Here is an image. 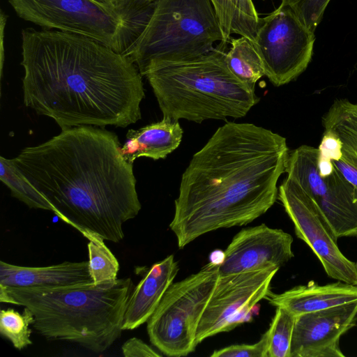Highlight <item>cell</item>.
I'll use <instances>...</instances> for the list:
<instances>
[{
	"label": "cell",
	"instance_id": "obj_1",
	"mask_svg": "<svg viewBox=\"0 0 357 357\" xmlns=\"http://www.w3.org/2000/svg\"><path fill=\"white\" fill-rule=\"evenodd\" d=\"M24 102L61 130L125 128L141 119L142 75L126 56L84 36L22 31Z\"/></svg>",
	"mask_w": 357,
	"mask_h": 357
},
{
	"label": "cell",
	"instance_id": "obj_2",
	"mask_svg": "<svg viewBox=\"0 0 357 357\" xmlns=\"http://www.w3.org/2000/svg\"><path fill=\"white\" fill-rule=\"evenodd\" d=\"M289 151L285 137L253 123L219 127L182 174L169 224L178 248L266 213L278 199Z\"/></svg>",
	"mask_w": 357,
	"mask_h": 357
},
{
	"label": "cell",
	"instance_id": "obj_3",
	"mask_svg": "<svg viewBox=\"0 0 357 357\" xmlns=\"http://www.w3.org/2000/svg\"><path fill=\"white\" fill-rule=\"evenodd\" d=\"M121 148L110 131L74 126L11 160L59 219L85 238L118 243L124 238L123 224L142 208L132 164Z\"/></svg>",
	"mask_w": 357,
	"mask_h": 357
},
{
	"label": "cell",
	"instance_id": "obj_4",
	"mask_svg": "<svg viewBox=\"0 0 357 357\" xmlns=\"http://www.w3.org/2000/svg\"><path fill=\"white\" fill-rule=\"evenodd\" d=\"M132 289L129 278L61 287H0V301L29 308L34 316L32 327L45 338L101 354L123 331Z\"/></svg>",
	"mask_w": 357,
	"mask_h": 357
},
{
	"label": "cell",
	"instance_id": "obj_5",
	"mask_svg": "<svg viewBox=\"0 0 357 357\" xmlns=\"http://www.w3.org/2000/svg\"><path fill=\"white\" fill-rule=\"evenodd\" d=\"M227 43L198 57L158 66L145 77L163 118L202 123L245 116L259 101L226 62Z\"/></svg>",
	"mask_w": 357,
	"mask_h": 357
},
{
	"label": "cell",
	"instance_id": "obj_6",
	"mask_svg": "<svg viewBox=\"0 0 357 357\" xmlns=\"http://www.w3.org/2000/svg\"><path fill=\"white\" fill-rule=\"evenodd\" d=\"M223 42L211 0H158L139 38L123 54L142 76L160 65L192 59Z\"/></svg>",
	"mask_w": 357,
	"mask_h": 357
},
{
	"label": "cell",
	"instance_id": "obj_7",
	"mask_svg": "<svg viewBox=\"0 0 357 357\" xmlns=\"http://www.w3.org/2000/svg\"><path fill=\"white\" fill-rule=\"evenodd\" d=\"M219 264L211 261L172 282L147 321L151 342L165 355L185 356L195 351L197 328L219 278Z\"/></svg>",
	"mask_w": 357,
	"mask_h": 357
},
{
	"label": "cell",
	"instance_id": "obj_8",
	"mask_svg": "<svg viewBox=\"0 0 357 357\" xmlns=\"http://www.w3.org/2000/svg\"><path fill=\"white\" fill-rule=\"evenodd\" d=\"M314 31L289 6L280 4L259 19L253 44L262 60L265 76L275 86L286 84L311 61Z\"/></svg>",
	"mask_w": 357,
	"mask_h": 357
},
{
	"label": "cell",
	"instance_id": "obj_9",
	"mask_svg": "<svg viewBox=\"0 0 357 357\" xmlns=\"http://www.w3.org/2000/svg\"><path fill=\"white\" fill-rule=\"evenodd\" d=\"M17 15L45 29L86 36L119 53L122 22L113 7L94 0H8Z\"/></svg>",
	"mask_w": 357,
	"mask_h": 357
},
{
	"label": "cell",
	"instance_id": "obj_10",
	"mask_svg": "<svg viewBox=\"0 0 357 357\" xmlns=\"http://www.w3.org/2000/svg\"><path fill=\"white\" fill-rule=\"evenodd\" d=\"M278 199L292 221L296 235L310 248L326 273L337 281L356 285L357 264L340 251L337 238L315 199L287 177L278 188Z\"/></svg>",
	"mask_w": 357,
	"mask_h": 357
},
{
	"label": "cell",
	"instance_id": "obj_11",
	"mask_svg": "<svg viewBox=\"0 0 357 357\" xmlns=\"http://www.w3.org/2000/svg\"><path fill=\"white\" fill-rule=\"evenodd\" d=\"M280 268L271 266L220 275L204 311L197 333V344L219 333L249 321L257 304L266 298Z\"/></svg>",
	"mask_w": 357,
	"mask_h": 357
},
{
	"label": "cell",
	"instance_id": "obj_12",
	"mask_svg": "<svg viewBox=\"0 0 357 357\" xmlns=\"http://www.w3.org/2000/svg\"><path fill=\"white\" fill-rule=\"evenodd\" d=\"M293 237L265 224L244 228L232 238L219 264L226 275L271 266L280 268L293 257Z\"/></svg>",
	"mask_w": 357,
	"mask_h": 357
},
{
	"label": "cell",
	"instance_id": "obj_13",
	"mask_svg": "<svg viewBox=\"0 0 357 357\" xmlns=\"http://www.w3.org/2000/svg\"><path fill=\"white\" fill-rule=\"evenodd\" d=\"M357 321V301L296 317L290 357H344L340 337Z\"/></svg>",
	"mask_w": 357,
	"mask_h": 357
},
{
	"label": "cell",
	"instance_id": "obj_14",
	"mask_svg": "<svg viewBox=\"0 0 357 357\" xmlns=\"http://www.w3.org/2000/svg\"><path fill=\"white\" fill-rule=\"evenodd\" d=\"M179 270L173 255L151 266L132 291L124 314L123 330H133L149 319Z\"/></svg>",
	"mask_w": 357,
	"mask_h": 357
},
{
	"label": "cell",
	"instance_id": "obj_15",
	"mask_svg": "<svg viewBox=\"0 0 357 357\" xmlns=\"http://www.w3.org/2000/svg\"><path fill=\"white\" fill-rule=\"evenodd\" d=\"M93 282L88 261H64L47 266H21L0 261V287H61Z\"/></svg>",
	"mask_w": 357,
	"mask_h": 357
},
{
	"label": "cell",
	"instance_id": "obj_16",
	"mask_svg": "<svg viewBox=\"0 0 357 357\" xmlns=\"http://www.w3.org/2000/svg\"><path fill=\"white\" fill-rule=\"evenodd\" d=\"M266 298L297 317L357 301V286L341 281L322 285L311 282L281 294L271 292Z\"/></svg>",
	"mask_w": 357,
	"mask_h": 357
},
{
	"label": "cell",
	"instance_id": "obj_17",
	"mask_svg": "<svg viewBox=\"0 0 357 357\" xmlns=\"http://www.w3.org/2000/svg\"><path fill=\"white\" fill-rule=\"evenodd\" d=\"M326 179V191L315 201L337 238L357 237V188L335 167Z\"/></svg>",
	"mask_w": 357,
	"mask_h": 357
},
{
	"label": "cell",
	"instance_id": "obj_18",
	"mask_svg": "<svg viewBox=\"0 0 357 357\" xmlns=\"http://www.w3.org/2000/svg\"><path fill=\"white\" fill-rule=\"evenodd\" d=\"M322 126L342 143V157L333 162L335 167L357 188V101L335 99L322 116Z\"/></svg>",
	"mask_w": 357,
	"mask_h": 357
},
{
	"label": "cell",
	"instance_id": "obj_19",
	"mask_svg": "<svg viewBox=\"0 0 357 357\" xmlns=\"http://www.w3.org/2000/svg\"><path fill=\"white\" fill-rule=\"evenodd\" d=\"M183 133L178 121L167 118L138 130L130 129L121 148V154L130 164L140 157L164 159L178 147Z\"/></svg>",
	"mask_w": 357,
	"mask_h": 357
},
{
	"label": "cell",
	"instance_id": "obj_20",
	"mask_svg": "<svg viewBox=\"0 0 357 357\" xmlns=\"http://www.w3.org/2000/svg\"><path fill=\"white\" fill-rule=\"evenodd\" d=\"M318 158V148L302 145L289 151L285 166L287 178L298 183L314 199L327 189L326 179L319 172Z\"/></svg>",
	"mask_w": 357,
	"mask_h": 357
},
{
	"label": "cell",
	"instance_id": "obj_21",
	"mask_svg": "<svg viewBox=\"0 0 357 357\" xmlns=\"http://www.w3.org/2000/svg\"><path fill=\"white\" fill-rule=\"evenodd\" d=\"M231 48L226 53V62L232 74L249 87L255 89L257 82L265 75L261 56L248 38H231Z\"/></svg>",
	"mask_w": 357,
	"mask_h": 357
},
{
	"label": "cell",
	"instance_id": "obj_22",
	"mask_svg": "<svg viewBox=\"0 0 357 357\" xmlns=\"http://www.w3.org/2000/svg\"><path fill=\"white\" fill-rule=\"evenodd\" d=\"M0 179L10 190L13 196L33 208L52 211L47 199L14 165L11 159L0 157Z\"/></svg>",
	"mask_w": 357,
	"mask_h": 357
},
{
	"label": "cell",
	"instance_id": "obj_23",
	"mask_svg": "<svg viewBox=\"0 0 357 357\" xmlns=\"http://www.w3.org/2000/svg\"><path fill=\"white\" fill-rule=\"evenodd\" d=\"M87 244L89 253V271L94 284H99L115 282L119 271V264L104 243V239L89 235Z\"/></svg>",
	"mask_w": 357,
	"mask_h": 357
},
{
	"label": "cell",
	"instance_id": "obj_24",
	"mask_svg": "<svg viewBox=\"0 0 357 357\" xmlns=\"http://www.w3.org/2000/svg\"><path fill=\"white\" fill-rule=\"evenodd\" d=\"M296 316L287 310L277 307L268 328L267 357H290L291 344Z\"/></svg>",
	"mask_w": 357,
	"mask_h": 357
},
{
	"label": "cell",
	"instance_id": "obj_25",
	"mask_svg": "<svg viewBox=\"0 0 357 357\" xmlns=\"http://www.w3.org/2000/svg\"><path fill=\"white\" fill-rule=\"evenodd\" d=\"M33 322V314L26 307L22 314L12 308L0 311V333L17 349L22 350L32 344L29 326Z\"/></svg>",
	"mask_w": 357,
	"mask_h": 357
},
{
	"label": "cell",
	"instance_id": "obj_26",
	"mask_svg": "<svg viewBox=\"0 0 357 357\" xmlns=\"http://www.w3.org/2000/svg\"><path fill=\"white\" fill-rule=\"evenodd\" d=\"M232 8L231 32L244 36L252 43L259 19L252 0H227Z\"/></svg>",
	"mask_w": 357,
	"mask_h": 357
},
{
	"label": "cell",
	"instance_id": "obj_27",
	"mask_svg": "<svg viewBox=\"0 0 357 357\" xmlns=\"http://www.w3.org/2000/svg\"><path fill=\"white\" fill-rule=\"evenodd\" d=\"M330 1L331 0H281L280 4L291 8L305 25L314 31Z\"/></svg>",
	"mask_w": 357,
	"mask_h": 357
},
{
	"label": "cell",
	"instance_id": "obj_28",
	"mask_svg": "<svg viewBox=\"0 0 357 357\" xmlns=\"http://www.w3.org/2000/svg\"><path fill=\"white\" fill-rule=\"evenodd\" d=\"M268 333L266 331L254 344H233L215 350L211 357H267Z\"/></svg>",
	"mask_w": 357,
	"mask_h": 357
},
{
	"label": "cell",
	"instance_id": "obj_29",
	"mask_svg": "<svg viewBox=\"0 0 357 357\" xmlns=\"http://www.w3.org/2000/svg\"><path fill=\"white\" fill-rule=\"evenodd\" d=\"M318 150L319 158L334 162L342 157V143L335 135L330 132L324 131Z\"/></svg>",
	"mask_w": 357,
	"mask_h": 357
},
{
	"label": "cell",
	"instance_id": "obj_30",
	"mask_svg": "<svg viewBox=\"0 0 357 357\" xmlns=\"http://www.w3.org/2000/svg\"><path fill=\"white\" fill-rule=\"evenodd\" d=\"M125 357H161L162 354L154 350L142 340L131 337L121 347Z\"/></svg>",
	"mask_w": 357,
	"mask_h": 357
},
{
	"label": "cell",
	"instance_id": "obj_31",
	"mask_svg": "<svg viewBox=\"0 0 357 357\" xmlns=\"http://www.w3.org/2000/svg\"><path fill=\"white\" fill-rule=\"evenodd\" d=\"M222 31L224 43L230 39L232 8L227 0H211Z\"/></svg>",
	"mask_w": 357,
	"mask_h": 357
},
{
	"label": "cell",
	"instance_id": "obj_32",
	"mask_svg": "<svg viewBox=\"0 0 357 357\" xmlns=\"http://www.w3.org/2000/svg\"><path fill=\"white\" fill-rule=\"evenodd\" d=\"M7 15L3 10H1L0 15V34H1V74H2L3 64L4 60V50H3V37H4V30L6 24Z\"/></svg>",
	"mask_w": 357,
	"mask_h": 357
},
{
	"label": "cell",
	"instance_id": "obj_33",
	"mask_svg": "<svg viewBox=\"0 0 357 357\" xmlns=\"http://www.w3.org/2000/svg\"><path fill=\"white\" fill-rule=\"evenodd\" d=\"M137 1V0H112V4L114 7V8H118V7H120L121 6H123L130 1ZM150 1H156L158 0H150Z\"/></svg>",
	"mask_w": 357,
	"mask_h": 357
},
{
	"label": "cell",
	"instance_id": "obj_34",
	"mask_svg": "<svg viewBox=\"0 0 357 357\" xmlns=\"http://www.w3.org/2000/svg\"><path fill=\"white\" fill-rule=\"evenodd\" d=\"M94 1H96L100 3L105 4L108 6L114 8L112 4V0H94Z\"/></svg>",
	"mask_w": 357,
	"mask_h": 357
},
{
	"label": "cell",
	"instance_id": "obj_35",
	"mask_svg": "<svg viewBox=\"0 0 357 357\" xmlns=\"http://www.w3.org/2000/svg\"><path fill=\"white\" fill-rule=\"evenodd\" d=\"M356 285L357 286V284Z\"/></svg>",
	"mask_w": 357,
	"mask_h": 357
}]
</instances>
